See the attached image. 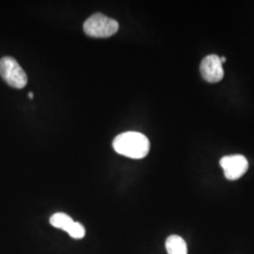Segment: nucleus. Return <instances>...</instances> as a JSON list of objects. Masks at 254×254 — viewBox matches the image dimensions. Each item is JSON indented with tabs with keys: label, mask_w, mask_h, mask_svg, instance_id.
<instances>
[{
	"label": "nucleus",
	"mask_w": 254,
	"mask_h": 254,
	"mask_svg": "<svg viewBox=\"0 0 254 254\" xmlns=\"http://www.w3.org/2000/svg\"><path fill=\"white\" fill-rule=\"evenodd\" d=\"M113 148L122 155L133 159H141L150 152V141L141 133L125 132L114 138Z\"/></svg>",
	"instance_id": "obj_1"
},
{
	"label": "nucleus",
	"mask_w": 254,
	"mask_h": 254,
	"mask_svg": "<svg viewBox=\"0 0 254 254\" xmlns=\"http://www.w3.org/2000/svg\"><path fill=\"white\" fill-rule=\"evenodd\" d=\"M119 30V23L102 13H95L84 23V31L93 38H108Z\"/></svg>",
	"instance_id": "obj_2"
},
{
	"label": "nucleus",
	"mask_w": 254,
	"mask_h": 254,
	"mask_svg": "<svg viewBox=\"0 0 254 254\" xmlns=\"http://www.w3.org/2000/svg\"><path fill=\"white\" fill-rule=\"evenodd\" d=\"M0 75L12 88L23 89L27 86V73L12 57H4L0 60Z\"/></svg>",
	"instance_id": "obj_3"
},
{
	"label": "nucleus",
	"mask_w": 254,
	"mask_h": 254,
	"mask_svg": "<svg viewBox=\"0 0 254 254\" xmlns=\"http://www.w3.org/2000/svg\"><path fill=\"white\" fill-rule=\"evenodd\" d=\"M219 164L223 169L228 180H237L241 178L249 169V162L244 155H227L220 159Z\"/></svg>",
	"instance_id": "obj_4"
},
{
	"label": "nucleus",
	"mask_w": 254,
	"mask_h": 254,
	"mask_svg": "<svg viewBox=\"0 0 254 254\" xmlns=\"http://www.w3.org/2000/svg\"><path fill=\"white\" fill-rule=\"evenodd\" d=\"M200 70L203 79L209 83L219 82L224 76L220 57L217 55L206 56L200 64Z\"/></svg>",
	"instance_id": "obj_5"
},
{
	"label": "nucleus",
	"mask_w": 254,
	"mask_h": 254,
	"mask_svg": "<svg viewBox=\"0 0 254 254\" xmlns=\"http://www.w3.org/2000/svg\"><path fill=\"white\" fill-rule=\"evenodd\" d=\"M166 250L168 254H188V246L181 236L173 235L166 240Z\"/></svg>",
	"instance_id": "obj_6"
},
{
	"label": "nucleus",
	"mask_w": 254,
	"mask_h": 254,
	"mask_svg": "<svg viewBox=\"0 0 254 254\" xmlns=\"http://www.w3.org/2000/svg\"><path fill=\"white\" fill-rule=\"evenodd\" d=\"M74 220L69 215L65 213H56L50 218V224L55 228L64 230L65 232H69V230L73 226Z\"/></svg>",
	"instance_id": "obj_7"
},
{
	"label": "nucleus",
	"mask_w": 254,
	"mask_h": 254,
	"mask_svg": "<svg viewBox=\"0 0 254 254\" xmlns=\"http://www.w3.org/2000/svg\"><path fill=\"white\" fill-rule=\"evenodd\" d=\"M68 235L74 239H81L86 235V230L81 223L74 221L73 226L68 232Z\"/></svg>",
	"instance_id": "obj_8"
},
{
	"label": "nucleus",
	"mask_w": 254,
	"mask_h": 254,
	"mask_svg": "<svg viewBox=\"0 0 254 254\" xmlns=\"http://www.w3.org/2000/svg\"><path fill=\"white\" fill-rule=\"evenodd\" d=\"M220 62L222 63V64H224L226 62V58L225 57H220Z\"/></svg>",
	"instance_id": "obj_9"
},
{
	"label": "nucleus",
	"mask_w": 254,
	"mask_h": 254,
	"mask_svg": "<svg viewBox=\"0 0 254 254\" xmlns=\"http://www.w3.org/2000/svg\"><path fill=\"white\" fill-rule=\"evenodd\" d=\"M28 97H29L30 99H32V98H33V93H32V92H29V93H28Z\"/></svg>",
	"instance_id": "obj_10"
}]
</instances>
